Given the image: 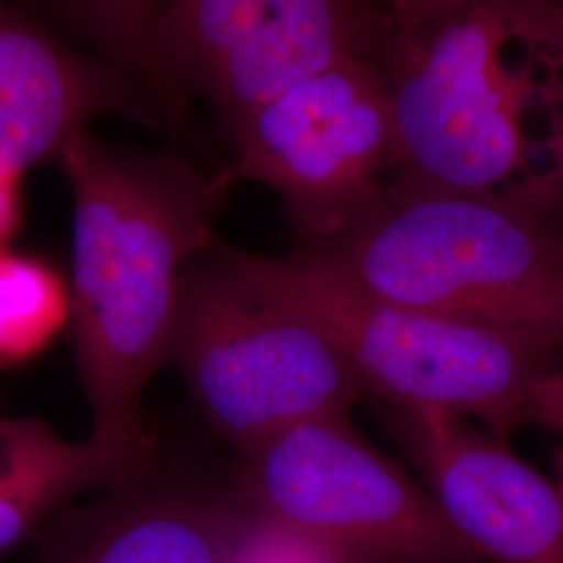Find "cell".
Listing matches in <instances>:
<instances>
[{"mask_svg": "<svg viewBox=\"0 0 563 563\" xmlns=\"http://www.w3.org/2000/svg\"><path fill=\"white\" fill-rule=\"evenodd\" d=\"M57 163L74 197L69 322L92 416L88 441L134 483L153 460L142 395L167 365L186 274L218 241L232 180L88 132L67 142Z\"/></svg>", "mask_w": 563, "mask_h": 563, "instance_id": "obj_1", "label": "cell"}, {"mask_svg": "<svg viewBox=\"0 0 563 563\" xmlns=\"http://www.w3.org/2000/svg\"><path fill=\"white\" fill-rule=\"evenodd\" d=\"M311 249L388 301L563 344V218L544 178L495 192L393 180Z\"/></svg>", "mask_w": 563, "mask_h": 563, "instance_id": "obj_2", "label": "cell"}, {"mask_svg": "<svg viewBox=\"0 0 563 563\" xmlns=\"http://www.w3.org/2000/svg\"><path fill=\"white\" fill-rule=\"evenodd\" d=\"M239 260L393 409L474 416L499 437L523 422L528 384L544 369L537 344L372 295L311 246L284 260L239 251Z\"/></svg>", "mask_w": 563, "mask_h": 563, "instance_id": "obj_3", "label": "cell"}, {"mask_svg": "<svg viewBox=\"0 0 563 563\" xmlns=\"http://www.w3.org/2000/svg\"><path fill=\"white\" fill-rule=\"evenodd\" d=\"M167 365L239 453L290 426L349 416L365 390L339 349L220 241L186 274Z\"/></svg>", "mask_w": 563, "mask_h": 563, "instance_id": "obj_4", "label": "cell"}, {"mask_svg": "<svg viewBox=\"0 0 563 563\" xmlns=\"http://www.w3.org/2000/svg\"><path fill=\"white\" fill-rule=\"evenodd\" d=\"M507 9H484L430 34L380 38L365 59L380 71L395 123V181L451 192L504 190L528 165L523 111L532 69L505 59Z\"/></svg>", "mask_w": 563, "mask_h": 563, "instance_id": "obj_5", "label": "cell"}, {"mask_svg": "<svg viewBox=\"0 0 563 563\" xmlns=\"http://www.w3.org/2000/svg\"><path fill=\"white\" fill-rule=\"evenodd\" d=\"M244 507L369 563H476L434 497L351 428L297 423L241 453Z\"/></svg>", "mask_w": 563, "mask_h": 563, "instance_id": "obj_6", "label": "cell"}, {"mask_svg": "<svg viewBox=\"0 0 563 563\" xmlns=\"http://www.w3.org/2000/svg\"><path fill=\"white\" fill-rule=\"evenodd\" d=\"M230 180L262 181L313 242L334 236L384 186L395 123L380 71L349 57L263 102L234 128Z\"/></svg>", "mask_w": 563, "mask_h": 563, "instance_id": "obj_7", "label": "cell"}, {"mask_svg": "<svg viewBox=\"0 0 563 563\" xmlns=\"http://www.w3.org/2000/svg\"><path fill=\"white\" fill-rule=\"evenodd\" d=\"M402 446L446 522L478 558L563 563V490L465 418L393 409Z\"/></svg>", "mask_w": 563, "mask_h": 563, "instance_id": "obj_8", "label": "cell"}, {"mask_svg": "<svg viewBox=\"0 0 563 563\" xmlns=\"http://www.w3.org/2000/svg\"><path fill=\"white\" fill-rule=\"evenodd\" d=\"M146 474L97 504L60 509L27 563H230L239 497Z\"/></svg>", "mask_w": 563, "mask_h": 563, "instance_id": "obj_9", "label": "cell"}, {"mask_svg": "<svg viewBox=\"0 0 563 563\" xmlns=\"http://www.w3.org/2000/svg\"><path fill=\"white\" fill-rule=\"evenodd\" d=\"M118 71L65 44L9 0H0V169L20 176L86 132L104 111L128 109Z\"/></svg>", "mask_w": 563, "mask_h": 563, "instance_id": "obj_10", "label": "cell"}, {"mask_svg": "<svg viewBox=\"0 0 563 563\" xmlns=\"http://www.w3.org/2000/svg\"><path fill=\"white\" fill-rule=\"evenodd\" d=\"M378 25L376 0H265L255 25L201 86L234 130L282 90L365 57Z\"/></svg>", "mask_w": 563, "mask_h": 563, "instance_id": "obj_11", "label": "cell"}, {"mask_svg": "<svg viewBox=\"0 0 563 563\" xmlns=\"http://www.w3.org/2000/svg\"><path fill=\"white\" fill-rule=\"evenodd\" d=\"M90 441L74 443L34 418L0 416V553L18 547L95 486H125Z\"/></svg>", "mask_w": 563, "mask_h": 563, "instance_id": "obj_12", "label": "cell"}, {"mask_svg": "<svg viewBox=\"0 0 563 563\" xmlns=\"http://www.w3.org/2000/svg\"><path fill=\"white\" fill-rule=\"evenodd\" d=\"M69 322V295L59 274L32 255L0 249V365L42 353Z\"/></svg>", "mask_w": 563, "mask_h": 563, "instance_id": "obj_13", "label": "cell"}, {"mask_svg": "<svg viewBox=\"0 0 563 563\" xmlns=\"http://www.w3.org/2000/svg\"><path fill=\"white\" fill-rule=\"evenodd\" d=\"M74 25L104 53L136 67L172 97L162 53L165 0H30Z\"/></svg>", "mask_w": 563, "mask_h": 563, "instance_id": "obj_14", "label": "cell"}, {"mask_svg": "<svg viewBox=\"0 0 563 563\" xmlns=\"http://www.w3.org/2000/svg\"><path fill=\"white\" fill-rule=\"evenodd\" d=\"M507 20L514 42L528 51V65L543 71L541 78L532 76L534 99L549 113V151L555 163L544 181L563 218V23L520 7H511Z\"/></svg>", "mask_w": 563, "mask_h": 563, "instance_id": "obj_15", "label": "cell"}, {"mask_svg": "<svg viewBox=\"0 0 563 563\" xmlns=\"http://www.w3.org/2000/svg\"><path fill=\"white\" fill-rule=\"evenodd\" d=\"M230 563H369L309 539L241 504Z\"/></svg>", "mask_w": 563, "mask_h": 563, "instance_id": "obj_16", "label": "cell"}, {"mask_svg": "<svg viewBox=\"0 0 563 563\" xmlns=\"http://www.w3.org/2000/svg\"><path fill=\"white\" fill-rule=\"evenodd\" d=\"M511 2L514 0H376L380 27L374 42L430 34L484 9L509 7Z\"/></svg>", "mask_w": 563, "mask_h": 563, "instance_id": "obj_17", "label": "cell"}, {"mask_svg": "<svg viewBox=\"0 0 563 563\" xmlns=\"http://www.w3.org/2000/svg\"><path fill=\"white\" fill-rule=\"evenodd\" d=\"M523 422L541 423L563 434V369H543L528 384Z\"/></svg>", "mask_w": 563, "mask_h": 563, "instance_id": "obj_18", "label": "cell"}, {"mask_svg": "<svg viewBox=\"0 0 563 563\" xmlns=\"http://www.w3.org/2000/svg\"><path fill=\"white\" fill-rule=\"evenodd\" d=\"M20 176L0 169V249L13 236L21 218Z\"/></svg>", "mask_w": 563, "mask_h": 563, "instance_id": "obj_19", "label": "cell"}, {"mask_svg": "<svg viewBox=\"0 0 563 563\" xmlns=\"http://www.w3.org/2000/svg\"><path fill=\"white\" fill-rule=\"evenodd\" d=\"M514 4H520L528 11L563 23V0H514Z\"/></svg>", "mask_w": 563, "mask_h": 563, "instance_id": "obj_20", "label": "cell"}, {"mask_svg": "<svg viewBox=\"0 0 563 563\" xmlns=\"http://www.w3.org/2000/svg\"><path fill=\"white\" fill-rule=\"evenodd\" d=\"M555 483L560 484V488L563 490V455L560 457V463H558V481Z\"/></svg>", "mask_w": 563, "mask_h": 563, "instance_id": "obj_21", "label": "cell"}]
</instances>
